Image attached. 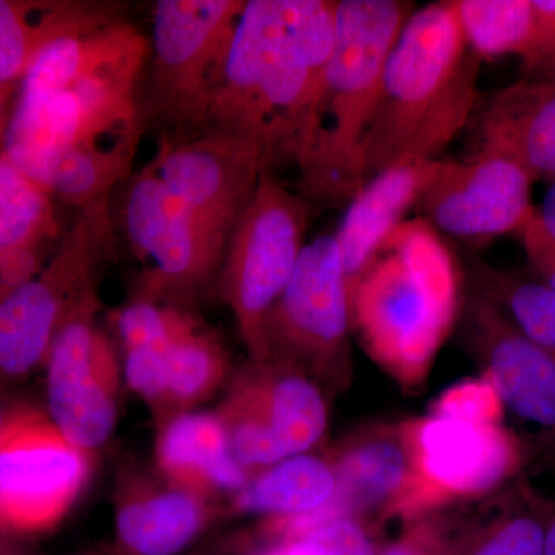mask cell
Returning a JSON list of instances; mask_svg holds the SVG:
<instances>
[{"instance_id":"cell-1","label":"cell","mask_w":555,"mask_h":555,"mask_svg":"<svg viewBox=\"0 0 555 555\" xmlns=\"http://www.w3.org/2000/svg\"><path fill=\"white\" fill-rule=\"evenodd\" d=\"M149 56L145 36L109 14L51 42L17 87L3 155L69 198L107 195L137 155Z\"/></svg>"},{"instance_id":"cell-2","label":"cell","mask_w":555,"mask_h":555,"mask_svg":"<svg viewBox=\"0 0 555 555\" xmlns=\"http://www.w3.org/2000/svg\"><path fill=\"white\" fill-rule=\"evenodd\" d=\"M327 67L295 46L283 0H248L201 130L248 139L269 166L291 160L305 173L323 133Z\"/></svg>"},{"instance_id":"cell-3","label":"cell","mask_w":555,"mask_h":555,"mask_svg":"<svg viewBox=\"0 0 555 555\" xmlns=\"http://www.w3.org/2000/svg\"><path fill=\"white\" fill-rule=\"evenodd\" d=\"M462 270L425 218L398 225L350 291L352 332L406 389L426 382L462 315Z\"/></svg>"},{"instance_id":"cell-4","label":"cell","mask_w":555,"mask_h":555,"mask_svg":"<svg viewBox=\"0 0 555 555\" xmlns=\"http://www.w3.org/2000/svg\"><path fill=\"white\" fill-rule=\"evenodd\" d=\"M478 72L452 0L412 11L387 60L361 149L366 181L397 164L437 159L473 115Z\"/></svg>"},{"instance_id":"cell-5","label":"cell","mask_w":555,"mask_h":555,"mask_svg":"<svg viewBox=\"0 0 555 555\" xmlns=\"http://www.w3.org/2000/svg\"><path fill=\"white\" fill-rule=\"evenodd\" d=\"M414 10L403 0H338L337 42L324 80L323 133L301 173L308 195L352 199L366 182L361 149L390 51Z\"/></svg>"},{"instance_id":"cell-6","label":"cell","mask_w":555,"mask_h":555,"mask_svg":"<svg viewBox=\"0 0 555 555\" xmlns=\"http://www.w3.org/2000/svg\"><path fill=\"white\" fill-rule=\"evenodd\" d=\"M115 241L105 196L80 208L42 272L0 297V375L24 377L46 364L62 323L98 295Z\"/></svg>"},{"instance_id":"cell-7","label":"cell","mask_w":555,"mask_h":555,"mask_svg":"<svg viewBox=\"0 0 555 555\" xmlns=\"http://www.w3.org/2000/svg\"><path fill=\"white\" fill-rule=\"evenodd\" d=\"M308 203L266 170L230 235L219 297L238 324L251 363H268L266 327L306 247Z\"/></svg>"},{"instance_id":"cell-8","label":"cell","mask_w":555,"mask_h":555,"mask_svg":"<svg viewBox=\"0 0 555 555\" xmlns=\"http://www.w3.org/2000/svg\"><path fill=\"white\" fill-rule=\"evenodd\" d=\"M350 297L335 236L306 244L294 275L270 313L266 327L269 361L287 364L315 379L324 393L349 389Z\"/></svg>"},{"instance_id":"cell-9","label":"cell","mask_w":555,"mask_h":555,"mask_svg":"<svg viewBox=\"0 0 555 555\" xmlns=\"http://www.w3.org/2000/svg\"><path fill=\"white\" fill-rule=\"evenodd\" d=\"M218 415L233 455L251 476L288 456L318 451L327 436L324 390L305 372L276 361H250Z\"/></svg>"},{"instance_id":"cell-10","label":"cell","mask_w":555,"mask_h":555,"mask_svg":"<svg viewBox=\"0 0 555 555\" xmlns=\"http://www.w3.org/2000/svg\"><path fill=\"white\" fill-rule=\"evenodd\" d=\"M420 418L369 423L327 451L337 476V491L327 506L309 514V529L353 517L426 516L434 513L420 454Z\"/></svg>"},{"instance_id":"cell-11","label":"cell","mask_w":555,"mask_h":555,"mask_svg":"<svg viewBox=\"0 0 555 555\" xmlns=\"http://www.w3.org/2000/svg\"><path fill=\"white\" fill-rule=\"evenodd\" d=\"M244 0H160L150 43L156 107L203 129Z\"/></svg>"},{"instance_id":"cell-12","label":"cell","mask_w":555,"mask_h":555,"mask_svg":"<svg viewBox=\"0 0 555 555\" xmlns=\"http://www.w3.org/2000/svg\"><path fill=\"white\" fill-rule=\"evenodd\" d=\"M89 454L49 415L10 412L0 440V531L40 534L60 525L89 477Z\"/></svg>"},{"instance_id":"cell-13","label":"cell","mask_w":555,"mask_h":555,"mask_svg":"<svg viewBox=\"0 0 555 555\" xmlns=\"http://www.w3.org/2000/svg\"><path fill=\"white\" fill-rule=\"evenodd\" d=\"M124 221L134 250L152 266L144 297L184 295L219 273L228 236L179 199L152 164L131 179Z\"/></svg>"},{"instance_id":"cell-14","label":"cell","mask_w":555,"mask_h":555,"mask_svg":"<svg viewBox=\"0 0 555 555\" xmlns=\"http://www.w3.org/2000/svg\"><path fill=\"white\" fill-rule=\"evenodd\" d=\"M98 305L94 295L69 313L46 360L49 418L86 452L107 443L118 422V360L94 321Z\"/></svg>"},{"instance_id":"cell-15","label":"cell","mask_w":555,"mask_h":555,"mask_svg":"<svg viewBox=\"0 0 555 555\" xmlns=\"http://www.w3.org/2000/svg\"><path fill=\"white\" fill-rule=\"evenodd\" d=\"M534 182L513 156L480 145L469 160L441 159L416 207L438 232L480 247L528 224Z\"/></svg>"},{"instance_id":"cell-16","label":"cell","mask_w":555,"mask_h":555,"mask_svg":"<svg viewBox=\"0 0 555 555\" xmlns=\"http://www.w3.org/2000/svg\"><path fill=\"white\" fill-rule=\"evenodd\" d=\"M152 166L179 199L228 238L259 178L270 170L255 142L222 131H204L178 144L166 142Z\"/></svg>"},{"instance_id":"cell-17","label":"cell","mask_w":555,"mask_h":555,"mask_svg":"<svg viewBox=\"0 0 555 555\" xmlns=\"http://www.w3.org/2000/svg\"><path fill=\"white\" fill-rule=\"evenodd\" d=\"M463 335L507 411L555 441V360L531 341L495 302L470 288L463 299Z\"/></svg>"},{"instance_id":"cell-18","label":"cell","mask_w":555,"mask_h":555,"mask_svg":"<svg viewBox=\"0 0 555 555\" xmlns=\"http://www.w3.org/2000/svg\"><path fill=\"white\" fill-rule=\"evenodd\" d=\"M420 454L434 507L473 502L499 492L521 462L517 438L500 423L423 416Z\"/></svg>"},{"instance_id":"cell-19","label":"cell","mask_w":555,"mask_h":555,"mask_svg":"<svg viewBox=\"0 0 555 555\" xmlns=\"http://www.w3.org/2000/svg\"><path fill=\"white\" fill-rule=\"evenodd\" d=\"M208 496L134 478L116 505L115 555H181L210 525Z\"/></svg>"},{"instance_id":"cell-20","label":"cell","mask_w":555,"mask_h":555,"mask_svg":"<svg viewBox=\"0 0 555 555\" xmlns=\"http://www.w3.org/2000/svg\"><path fill=\"white\" fill-rule=\"evenodd\" d=\"M440 158L401 163L364 182L335 233L350 291L366 272L387 236L418 206Z\"/></svg>"},{"instance_id":"cell-21","label":"cell","mask_w":555,"mask_h":555,"mask_svg":"<svg viewBox=\"0 0 555 555\" xmlns=\"http://www.w3.org/2000/svg\"><path fill=\"white\" fill-rule=\"evenodd\" d=\"M480 145L513 156L534 181H555V80L524 78L495 91L481 112Z\"/></svg>"},{"instance_id":"cell-22","label":"cell","mask_w":555,"mask_h":555,"mask_svg":"<svg viewBox=\"0 0 555 555\" xmlns=\"http://www.w3.org/2000/svg\"><path fill=\"white\" fill-rule=\"evenodd\" d=\"M156 462L170 483L211 496L241 491L251 474L230 447L228 430L215 412H181L160 423Z\"/></svg>"},{"instance_id":"cell-23","label":"cell","mask_w":555,"mask_h":555,"mask_svg":"<svg viewBox=\"0 0 555 555\" xmlns=\"http://www.w3.org/2000/svg\"><path fill=\"white\" fill-rule=\"evenodd\" d=\"M107 14L89 2L0 0V86H20L40 51Z\"/></svg>"},{"instance_id":"cell-24","label":"cell","mask_w":555,"mask_h":555,"mask_svg":"<svg viewBox=\"0 0 555 555\" xmlns=\"http://www.w3.org/2000/svg\"><path fill=\"white\" fill-rule=\"evenodd\" d=\"M337 491L327 451L288 456L254 474L233 495L238 513L272 518L308 516L323 509Z\"/></svg>"},{"instance_id":"cell-25","label":"cell","mask_w":555,"mask_h":555,"mask_svg":"<svg viewBox=\"0 0 555 555\" xmlns=\"http://www.w3.org/2000/svg\"><path fill=\"white\" fill-rule=\"evenodd\" d=\"M167 367V418L208 400L228 377L229 360L214 332L188 317L164 346Z\"/></svg>"},{"instance_id":"cell-26","label":"cell","mask_w":555,"mask_h":555,"mask_svg":"<svg viewBox=\"0 0 555 555\" xmlns=\"http://www.w3.org/2000/svg\"><path fill=\"white\" fill-rule=\"evenodd\" d=\"M57 230L50 193L0 152V266L39 255Z\"/></svg>"},{"instance_id":"cell-27","label":"cell","mask_w":555,"mask_h":555,"mask_svg":"<svg viewBox=\"0 0 555 555\" xmlns=\"http://www.w3.org/2000/svg\"><path fill=\"white\" fill-rule=\"evenodd\" d=\"M460 30L478 61L518 56L528 60L534 47V0H452Z\"/></svg>"},{"instance_id":"cell-28","label":"cell","mask_w":555,"mask_h":555,"mask_svg":"<svg viewBox=\"0 0 555 555\" xmlns=\"http://www.w3.org/2000/svg\"><path fill=\"white\" fill-rule=\"evenodd\" d=\"M492 496L491 516L477 529L465 555H545L550 500L521 481L507 483Z\"/></svg>"},{"instance_id":"cell-29","label":"cell","mask_w":555,"mask_h":555,"mask_svg":"<svg viewBox=\"0 0 555 555\" xmlns=\"http://www.w3.org/2000/svg\"><path fill=\"white\" fill-rule=\"evenodd\" d=\"M467 268L470 288L495 302L526 337L555 360V288L496 269L476 255L469 258Z\"/></svg>"},{"instance_id":"cell-30","label":"cell","mask_w":555,"mask_h":555,"mask_svg":"<svg viewBox=\"0 0 555 555\" xmlns=\"http://www.w3.org/2000/svg\"><path fill=\"white\" fill-rule=\"evenodd\" d=\"M502 401L488 378L465 379L449 387L430 406V416L470 423H499Z\"/></svg>"},{"instance_id":"cell-31","label":"cell","mask_w":555,"mask_h":555,"mask_svg":"<svg viewBox=\"0 0 555 555\" xmlns=\"http://www.w3.org/2000/svg\"><path fill=\"white\" fill-rule=\"evenodd\" d=\"M366 524L360 518L339 517L310 529L295 540H306L320 555H375Z\"/></svg>"},{"instance_id":"cell-32","label":"cell","mask_w":555,"mask_h":555,"mask_svg":"<svg viewBox=\"0 0 555 555\" xmlns=\"http://www.w3.org/2000/svg\"><path fill=\"white\" fill-rule=\"evenodd\" d=\"M520 240L537 280L555 288V244L528 229L520 230Z\"/></svg>"},{"instance_id":"cell-33","label":"cell","mask_w":555,"mask_h":555,"mask_svg":"<svg viewBox=\"0 0 555 555\" xmlns=\"http://www.w3.org/2000/svg\"><path fill=\"white\" fill-rule=\"evenodd\" d=\"M524 229L531 230L535 235L555 244V181L551 182L543 203L535 208L534 215Z\"/></svg>"},{"instance_id":"cell-34","label":"cell","mask_w":555,"mask_h":555,"mask_svg":"<svg viewBox=\"0 0 555 555\" xmlns=\"http://www.w3.org/2000/svg\"><path fill=\"white\" fill-rule=\"evenodd\" d=\"M434 520L436 518H422V524L406 540L389 547L383 555H427L426 542L433 531Z\"/></svg>"},{"instance_id":"cell-35","label":"cell","mask_w":555,"mask_h":555,"mask_svg":"<svg viewBox=\"0 0 555 555\" xmlns=\"http://www.w3.org/2000/svg\"><path fill=\"white\" fill-rule=\"evenodd\" d=\"M20 86H0V152L3 149V141H5L7 127L11 115V98L16 93Z\"/></svg>"},{"instance_id":"cell-36","label":"cell","mask_w":555,"mask_h":555,"mask_svg":"<svg viewBox=\"0 0 555 555\" xmlns=\"http://www.w3.org/2000/svg\"><path fill=\"white\" fill-rule=\"evenodd\" d=\"M258 555H320L312 545L306 540H291V542H281L272 550Z\"/></svg>"},{"instance_id":"cell-37","label":"cell","mask_w":555,"mask_h":555,"mask_svg":"<svg viewBox=\"0 0 555 555\" xmlns=\"http://www.w3.org/2000/svg\"><path fill=\"white\" fill-rule=\"evenodd\" d=\"M524 78L554 79L555 80V57L554 60L540 62L534 67L524 72Z\"/></svg>"},{"instance_id":"cell-38","label":"cell","mask_w":555,"mask_h":555,"mask_svg":"<svg viewBox=\"0 0 555 555\" xmlns=\"http://www.w3.org/2000/svg\"><path fill=\"white\" fill-rule=\"evenodd\" d=\"M545 555H555V502H551L550 513H547Z\"/></svg>"},{"instance_id":"cell-39","label":"cell","mask_w":555,"mask_h":555,"mask_svg":"<svg viewBox=\"0 0 555 555\" xmlns=\"http://www.w3.org/2000/svg\"><path fill=\"white\" fill-rule=\"evenodd\" d=\"M10 412L3 411L0 406V440H2L3 430H5L7 423H9Z\"/></svg>"}]
</instances>
